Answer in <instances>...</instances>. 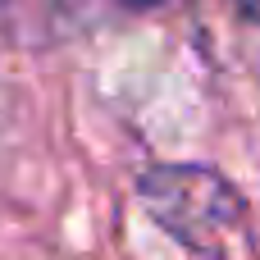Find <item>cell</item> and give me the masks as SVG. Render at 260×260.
Segmentation results:
<instances>
[{"label":"cell","mask_w":260,"mask_h":260,"mask_svg":"<svg viewBox=\"0 0 260 260\" xmlns=\"http://www.w3.org/2000/svg\"><path fill=\"white\" fill-rule=\"evenodd\" d=\"M137 197L151 219L201 260H247L251 219L238 187L206 165H155L137 174Z\"/></svg>","instance_id":"obj_1"},{"label":"cell","mask_w":260,"mask_h":260,"mask_svg":"<svg viewBox=\"0 0 260 260\" xmlns=\"http://www.w3.org/2000/svg\"><path fill=\"white\" fill-rule=\"evenodd\" d=\"M110 5H123V9H165V5H178V0H110Z\"/></svg>","instance_id":"obj_2"},{"label":"cell","mask_w":260,"mask_h":260,"mask_svg":"<svg viewBox=\"0 0 260 260\" xmlns=\"http://www.w3.org/2000/svg\"><path fill=\"white\" fill-rule=\"evenodd\" d=\"M233 5H238V14H242L247 23H256V27H260V0H233Z\"/></svg>","instance_id":"obj_3"}]
</instances>
